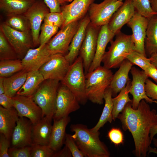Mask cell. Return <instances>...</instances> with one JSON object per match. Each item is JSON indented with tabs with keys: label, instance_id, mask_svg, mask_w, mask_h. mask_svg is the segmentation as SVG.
Wrapping results in <instances>:
<instances>
[{
	"label": "cell",
	"instance_id": "6da1fadb",
	"mask_svg": "<svg viewBox=\"0 0 157 157\" xmlns=\"http://www.w3.org/2000/svg\"><path fill=\"white\" fill-rule=\"evenodd\" d=\"M132 102L128 103L117 118L122 123L124 130L131 133L134 143L135 156L145 157L147 153L153 149L150 132L152 127L157 124V113L155 109H151L145 100H142L138 108H133Z\"/></svg>",
	"mask_w": 157,
	"mask_h": 157
},
{
	"label": "cell",
	"instance_id": "7a4b0ae2",
	"mask_svg": "<svg viewBox=\"0 0 157 157\" xmlns=\"http://www.w3.org/2000/svg\"><path fill=\"white\" fill-rule=\"evenodd\" d=\"M71 135L79 149L87 157H109L110 152L106 146L100 139V132H93L82 124H73Z\"/></svg>",
	"mask_w": 157,
	"mask_h": 157
},
{
	"label": "cell",
	"instance_id": "3957f363",
	"mask_svg": "<svg viewBox=\"0 0 157 157\" xmlns=\"http://www.w3.org/2000/svg\"><path fill=\"white\" fill-rule=\"evenodd\" d=\"M110 69L101 65L85 75V92L88 99L99 105L103 104L106 90L113 76Z\"/></svg>",
	"mask_w": 157,
	"mask_h": 157
},
{
	"label": "cell",
	"instance_id": "277c9868",
	"mask_svg": "<svg viewBox=\"0 0 157 157\" xmlns=\"http://www.w3.org/2000/svg\"><path fill=\"white\" fill-rule=\"evenodd\" d=\"M115 35V40L110 41V46L105 52L102 61L103 66L109 69L119 67L126 59V55L135 51L131 35H127L120 31Z\"/></svg>",
	"mask_w": 157,
	"mask_h": 157
},
{
	"label": "cell",
	"instance_id": "5b68a950",
	"mask_svg": "<svg viewBox=\"0 0 157 157\" xmlns=\"http://www.w3.org/2000/svg\"><path fill=\"white\" fill-rule=\"evenodd\" d=\"M60 81L55 79L44 80L32 95L34 101L41 109L43 117H46L51 121L56 109Z\"/></svg>",
	"mask_w": 157,
	"mask_h": 157
},
{
	"label": "cell",
	"instance_id": "8992f818",
	"mask_svg": "<svg viewBox=\"0 0 157 157\" xmlns=\"http://www.w3.org/2000/svg\"><path fill=\"white\" fill-rule=\"evenodd\" d=\"M61 83L74 94L79 103L85 104L88 100L85 92V77L82 58L80 56L70 65Z\"/></svg>",
	"mask_w": 157,
	"mask_h": 157
},
{
	"label": "cell",
	"instance_id": "52a82bcc",
	"mask_svg": "<svg viewBox=\"0 0 157 157\" xmlns=\"http://www.w3.org/2000/svg\"><path fill=\"white\" fill-rule=\"evenodd\" d=\"M123 3L118 0H104L98 4L93 3L88 10L91 24L97 27L108 24L114 13Z\"/></svg>",
	"mask_w": 157,
	"mask_h": 157
},
{
	"label": "cell",
	"instance_id": "ba28073f",
	"mask_svg": "<svg viewBox=\"0 0 157 157\" xmlns=\"http://www.w3.org/2000/svg\"><path fill=\"white\" fill-rule=\"evenodd\" d=\"M0 29L16 52L18 58L22 59L28 51L34 47L31 31L23 32L15 30L4 22Z\"/></svg>",
	"mask_w": 157,
	"mask_h": 157
},
{
	"label": "cell",
	"instance_id": "9c48e42d",
	"mask_svg": "<svg viewBox=\"0 0 157 157\" xmlns=\"http://www.w3.org/2000/svg\"><path fill=\"white\" fill-rule=\"evenodd\" d=\"M78 21L70 23L61 29L46 44L47 48L51 54L63 55L68 50L69 45L78 27Z\"/></svg>",
	"mask_w": 157,
	"mask_h": 157
},
{
	"label": "cell",
	"instance_id": "30bf717a",
	"mask_svg": "<svg viewBox=\"0 0 157 157\" xmlns=\"http://www.w3.org/2000/svg\"><path fill=\"white\" fill-rule=\"evenodd\" d=\"M79 104L72 92L61 83L58 90L56 109L53 119L58 120L68 116L71 113L79 109Z\"/></svg>",
	"mask_w": 157,
	"mask_h": 157
},
{
	"label": "cell",
	"instance_id": "8fae6325",
	"mask_svg": "<svg viewBox=\"0 0 157 157\" xmlns=\"http://www.w3.org/2000/svg\"><path fill=\"white\" fill-rule=\"evenodd\" d=\"M65 56L60 53L51 55L49 60L39 69L44 80L51 79L62 81L70 65Z\"/></svg>",
	"mask_w": 157,
	"mask_h": 157
},
{
	"label": "cell",
	"instance_id": "7c38bea8",
	"mask_svg": "<svg viewBox=\"0 0 157 157\" xmlns=\"http://www.w3.org/2000/svg\"><path fill=\"white\" fill-rule=\"evenodd\" d=\"M50 12L43 0H37L24 14L30 22L34 47L40 46L39 33L42 23L46 15Z\"/></svg>",
	"mask_w": 157,
	"mask_h": 157
},
{
	"label": "cell",
	"instance_id": "4fadbf2b",
	"mask_svg": "<svg viewBox=\"0 0 157 157\" xmlns=\"http://www.w3.org/2000/svg\"><path fill=\"white\" fill-rule=\"evenodd\" d=\"M100 27L89 24L85 37L79 52L80 56L83 60L85 75L88 73L95 55L98 33Z\"/></svg>",
	"mask_w": 157,
	"mask_h": 157
},
{
	"label": "cell",
	"instance_id": "5bb4252c",
	"mask_svg": "<svg viewBox=\"0 0 157 157\" xmlns=\"http://www.w3.org/2000/svg\"><path fill=\"white\" fill-rule=\"evenodd\" d=\"M12 98L14 107L17 111L19 117L28 119L33 124L43 117L41 109L34 101L32 96L16 95Z\"/></svg>",
	"mask_w": 157,
	"mask_h": 157
},
{
	"label": "cell",
	"instance_id": "9a60e30c",
	"mask_svg": "<svg viewBox=\"0 0 157 157\" xmlns=\"http://www.w3.org/2000/svg\"><path fill=\"white\" fill-rule=\"evenodd\" d=\"M132 80L129 89V93L133 97L131 103L133 108L136 109L141 101L145 100L147 103H155L147 95L145 90V81L148 76L143 70H140L134 67H132L130 70Z\"/></svg>",
	"mask_w": 157,
	"mask_h": 157
},
{
	"label": "cell",
	"instance_id": "2e32d148",
	"mask_svg": "<svg viewBox=\"0 0 157 157\" xmlns=\"http://www.w3.org/2000/svg\"><path fill=\"white\" fill-rule=\"evenodd\" d=\"M148 23V18L142 16L135 11L132 18L126 24L132 31L131 35L135 51L146 57L145 41Z\"/></svg>",
	"mask_w": 157,
	"mask_h": 157
},
{
	"label": "cell",
	"instance_id": "e0dca14e",
	"mask_svg": "<svg viewBox=\"0 0 157 157\" xmlns=\"http://www.w3.org/2000/svg\"><path fill=\"white\" fill-rule=\"evenodd\" d=\"M33 125L28 119L19 117L12 135L10 147H20L31 146Z\"/></svg>",
	"mask_w": 157,
	"mask_h": 157
},
{
	"label": "cell",
	"instance_id": "ac0fdd59",
	"mask_svg": "<svg viewBox=\"0 0 157 157\" xmlns=\"http://www.w3.org/2000/svg\"><path fill=\"white\" fill-rule=\"evenodd\" d=\"M51 54L48 51L46 44L36 48H31L21 60L23 69L27 72L39 70L49 60Z\"/></svg>",
	"mask_w": 157,
	"mask_h": 157
},
{
	"label": "cell",
	"instance_id": "d6986e66",
	"mask_svg": "<svg viewBox=\"0 0 157 157\" xmlns=\"http://www.w3.org/2000/svg\"><path fill=\"white\" fill-rule=\"evenodd\" d=\"M94 0H74L70 4L61 7L64 18L62 27L70 23L78 21L83 17Z\"/></svg>",
	"mask_w": 157,
	"mask_h": 157
},
{
	"label": "cell",
	"instance_id": "ffe728a7",
	"mask_svg": "<svg viewBox=\"0 0 157 157\" xmlns=\"http://www.w3.org/2000/svg\"><path fill=\"white\" fill-rule=\"evenodd\" d=\"M135 10L132 0H125L114 13L108 25L110 30L115 35L121 31L134 15Z\"/></svg>",
	"mask_w": 157,
	"mask_h": 157
},
{
	"label": "cell",
	"instance_id": "44dd1931",
	"mask_svg": "<svg viewBox=\"0 0 157 157\" xmlns=\"http://www.w3.org/2000/svg\"><path fill=\"white\" fill-rule=\"evenodd\" d=\"M115 35L109 29L108 24L101 27L97 38L95 55L88 73L92 72L101 66L107 45L113 40Z\"/></svg>",
	"mask_w": 157,
	"mask_h": 157
},
{
	"label": "cell",
	"instance_id": "7402d4cb",
	"mask_svg": "<svg viewBox=\"0 0 157 157\" xmlns=\"http://www.w3.org/2000/svg\"><path fill=\"white\" fill-rule=\"evenodd\" d=\"M90 22L89 16H86L79 22L78 29L69 45L68 50L69 52L65 56L66 59L70 65L78 57L85 37L87 28Z\"/></svg>",
	"mask_w": 157,
	"mask_h": 157
},
{
	"label": "cell",
	"instance_id": "603a6c76",
	"mask_svg": "<svg viewBox=\"0 0 157 157\" xmlns=\"http://www.w3.org/2000/svg\"><path fill=\"white\" fill-rule=\"evenodd\" d=\"M70 121L69 116L58 120L53 119L48 146L54 151L60 150L64 144L66 127Z\"/></svg>",
	"mask_w": 157,
	"mask_h": 157
},
{
	"label": "cell",
	"instance_id": "cb8c5ba5",
	"mask_svg": "<svg viewBox=\"0 0 157 157\" xmlns=\"http://www.w3.org/2000/svg\"><path fill=\"white\" fill-rule=\"evenodd\" d=\"M18 112L13 107L5 108L0 106V134L10 140L14 129L19 118Z\"/></svg>",
	"mask_w": 157,
	"mask_h": 157
},
{
	"label": "cell",
	"instance_id": "d4e9b609",
	"mask_svg": "<svg viewBox=\"0 0 157 157\" xmlns=\"http://www.w3.org/2000/svg\"><path fill=\"white\" fill-rule=\"evenodd\" d=\"M133 64L128 59H125L121 64L119 69L113 74L110 86L112 93V96L115 97L126 86L130 80L129 73Z\"/></svg>",
	"mask_w": 157,
	"mask_h": 157
},
{
	"label": "cell",
	"instance_id": "484cf974",
	"mask_svg": "<svg viewBox=\"0 0 157 157\" xmlns=\"http://www.w3.org/2000/svg\"><path fill=\"white\" fill-rule=\"evenodd\" d=\"M51 122L44 116L38 122L33 124L32 145H49L52 127Z\"/></svg>",
	"mask_w": 157,
	"mask_h": 157
},
{
	"label": "cell",
	"instance_id": "4316f807",
	"mask_svg": "<svg viewBox=\"0 0 157 157\" xmlns=\"http://www.w3.org/2000/svg\"><path fill=\"white\" fill-rule=\"evenodd\" d=\"M37 0H0V9L7 16L24 14Z\"/></svg>",
	"mask_w": 157,
	"mask_h": 157
},
{
	"label": "cell",
	"instance_id": "83f0119b",
	"mask_svg": "<svg viewBox=\"0 0 157 157\" xmlns=\"http://www.w3.org/2000/svg\"><path fill=\"white\" fill-rule=\"evenodd\" d=\"M148 19L145 49L147 57L150 58L157 53V15Z\"/></svg>",
	"mask_w": 157,
	"mask_h": 157
},
{
	"label": "cell",
	"instance_id": "f1b7e54d",
	"mask_svg": "<svg viewBox=\"0 0 157 157\" xmlns=\"http://www.w3.org/2000/svg\"><path fill=\"white\" fill-rule=\"evenodd\" d=\"M44 80L42 75L39 70L28 72L24 84L16 95L32 96Z\"/></svg>",
	"mask_w": 157,
	"mask_h": 157
},
{
	"label": "cell",
	"instance_id": "f546056e",
	"mask_svg": "<svg viewBox=\"0 0 157 157\" xmlns=\"http://www.w3.org/2000/svg\"><path fill=\"white\" fill-rule=\"evenodd\" d=\"M27 72L22 70L10 76L3 78L4 93L11 98L15 96L24 84Z\"/></svg>",
	"mask_w": 157,
	"mask_h": 157
},
{
	"label": "cell",
	"instance_id": "4dcf8cb0",
	"mask_svg": "<svg viewBox=\"0 0 157 157\" xmlns=\"http://www.w3.org/2000/svg\"><path fill=\"white\" fill-rule=\"evenodd\" d=\"M112 97V92L109 87L104 93V99L105 101V105L100 118L95 126L90 129L92 132H98L106 122H112L113 120V107Z\"/></svg>",
	"mask_w": 157,
	"mask_h": 157
},
{
	"label": "cell",
	"instance_id": "1f68e13d",
	"mask_svg": "<svg viewBox=\"0 0 157 157\" xmlns=\"http://www.w3.org/2000/svg\"><path fill=\"white\" fill-rule=\"evenodd\" d=\"M131 83V81L130 80L126 86L117 95L112 99L113 104L112 115L114 121L117 118L126 104L129 102H132V100L129 97Z\"/></svg>",
	"mask_w": 157,
	"mask_h": 157
},
{
	"label": "cell",
	"instance_id": "d6a6232c",
	"mask_svg": "<svg viewBox=\"0 0 157 157\" xmlns=\"http://www.w3.org/2000/svg\"><path fill=\"white\" fill-rule=\"evenodd\" d=\"M23 69L21 59L4 60L0 61V77L10 76Z\"/></svg>",
	"mask_w": 157,
	"mask_h": 157
},
{
	"label": "cell",
	"instance_id": "836d02e7",
	"mask_svg": "<svg viewBox=\"0 0 157 157\" xmlns=\"http://www.w3.org/2000/svg\"><path fill=\"white\" fill-rule=\"evenodd\" d=\"M4 22L12 28L18 31L23 32L31 31L30 22L24 14L7 16Z\"/></svg>",
	"mask_w": 157,
	"mask_h": 157
},
{
	"label": "cell",
	"instance_id": "e575fe53",
	"mask_svg": "<svg viewBox=\"0 0 157 157\" xmlns=\"http://www.w3.org/2000/svg\"><path fill=\"white\" fill-rule=\"evenodd\" d=\"M18 58L15 50L0 29V60Z\"/></svg>",
	"mask_w": 157,
	"mask_h": 157
},
{
	"label": "cell",
	"instance_id": "d590c367",
	"mask_svg": "<svg viewBox=\"0 0 157 157\" xmlns=\"http://www.w3.org/2000/svg\"><path fill=\"white\" fill-rule=\"evenodd\" d=\"M125 57L133 65L138 66L144 71L151 63L149 58L135 51L126 54Z\"/></svg>",
	"mask_w": 157,
	"mask_h": 157
},
{
	"label": "cell",
	"instance_id": "8d00e7d4",
	"mask_svg": "<svg viewBox=\"0 0 157 157\" xmlns=\"http://www.w3.org/2000/svg\"><path fill=\"white\" fill-rule=\"evenodd\" d=\"M135 10L142 16L149 18L157 15L152 10L149 0H132Z\"/></svg>",
	"mask_w": 157,
	"mask_h": 157
},
{
	"label": "cell",
	"instance_id": "74e56055",
	"mask_svg": "<svg viewBox=\"0 0 157 157\" xmlns=\"http://www.w3.org/2000/svg\"><path fill=\"white\" fill-rule=\"evenodd\" d=\"M59 28L44 22L41 28V33L39 35L40 45L47 44L52 37L58 32Z\"/></svg>",
	"mask_w": 157,
	"mask_h": 157
},
{
	"label": "cell",
	"instance_id": "f35d334b",
	"mask_svg": "<svg viewBox=\"0 0 157 157\" xmlns=\"http://www.w3.org/2000/svg\"><path fill=\"white\" fill-rule=\"evenodd\" d=\"M31 146V157H53L55 151L48 145L36 144Z\"/></svg>",
	"mask_w": 157,
	"mask_h": 157
},
{
	"label": "cell",
	"instance_id": "ab89813d",
	"mask_svg": "<svg viewBox=\"0 0 157 157\" xmlns=\"http://www.w3.org/2000/svg\"><path fill=\"white\" fill-rule=\"evenodd\" d=\"M44 22L59 28H61L64 23L63 15L61 12H50L45 15Z\"/></svg>",
	"mask_w": 157,
	"mask_h": 157
},
{
	"label": "cell",
	"instance_id": "60d3db41",
	"mask_svg": "<svg viewBox=\"0 0 157 157\" xmlns=\"http://www.w3.org/2000/svg\"><path fill=\"white\" fill-rule=\"evenodd\" d=\"M64 144L69 149L73 157H84V154L78 148L71 135L66 134Z\"/></svg>",
	"mask_w": 157,
	"mask_h": 157
},
{
	"label": "cell",
	"instance_id": "b9f144b4",
	"mask_svg": "<svg viewBox=\"0 0 157 157\" xmlns=\"http://www.w3.org/2000/svg\"><path fill=\"white\" fill-rule=\"evenodd\" d=\"M31 146L20 147H10L8 154L10 157H31Z\"/></svg>",
	"mask_w": 157,
	"mask_h": 157
},
{
	"label": "cell",
	"instance_id": "7bdbcfd3",
	"mask_svg": "<svg viewBox=\"0 0 157 157\" xmlns=\"http://www.w3.org/2000/svg\"><path fill=\"white\" fill-rule=\"evenodd\" d=\"M108 136L111 142L115 145H117L123 143V135L119 128H112L108 131Z\"/></svg>",
	"mask_w": 157,
	"mask_h": 157
},
{
	"label": "cell",
	"instance_id": "ee69618b",
	"mask_svg": "<svg viewBox=\"0 0 157 157\" xmlns=\"http://www.w3.org/2000/svg\"><path fill=\"white\" fill-rule=\"evenodd\" d=\"M145 88L147 96L157 101V85L148 78L145 81Z\"/></svg>",
	"mask_w": 157,
	"mask_h": 157
},
{
	"label": "cell",
	"instance_id": "f6af8a7d",
	"mask_svg": "<svg viewBox=\"0 0 157 157\" xmlns=\"http://www.w3.org/2000/svg\"><path fill=\"white\" fill-rule=\"evenodd\" d=\"M0 135V157H10L8 151L11 146V140L3 134Z\"/></svg>",
	"mask_w": 157,
	"mask_h": 157
},
{
	"label": "cell",
	"instance_id": "bcb514c9",
	"mask_svg": "<svg viewBox=\"0 0 157 157\" xmlns=\"http://www.w3.org/2000/svg\"><path fill=\"white\" fill-rule=\"evenodd\" d=\"M0 104L5 108H11L14 107L13 99L5 93L0 94Z\"/></svg>",
	"mask_w": 157,
	"mask_h": 157
},
{
	"label": "cell",
	"instance_id": "7dc6e473",
	"mask_svg": "<svg viewBox=\"0 0 157 157\" xmlns=\"http://www.w3.org/2000/svg\"><path fill=\"white\" fill-rule=\"evenodd\" d=\"M49 8L50 12L61 13L60 4L58 0H43Z\"/></svg>",
	"mask_w": 157,
	"mask_h": 157
},
{
	"label": "cell",
	"instance_id": "c3c4849f",
	"mask_svg": "<svg viewBox=\"0 0 157 157\" xmlns=\"http://www.w3.org/2000/svg\"><path fill=\"white\" fill-rule=\"evenodd\" d=\"M148 77L152 78L157 83V69L152 64L144 71Z\"/></svg>",
	"mask_w": 157,
	"mask_h": 157
},
{
	"label": "cell",
	"instance_id": "681fc988",
	"mask_svg": "<svg viewBox=\"0 0 157 157\" xmlns=\"http://www.w3.org/2000/svg\"><path fill=\"white\" fill-rule=\"evenodd\" d=\"M71 153L68 148L65 145L62 149L55 151L53 157H72Z\"/></svg>",
	"mask_w": 157,
	"mask_h": 157
},
{
	"label": "cell",
	"instance_id": "f907efd6",
	"mask_svg": "<svg viewBox=\"0 0 157 157\" xmlns=\"http://www.w3.org/2000/svg\"><path fill=\"white\" fill-rule=\"evenodd\" d=\"M157 133V124L154 125L151 130L150 134V141L151 142L154 136Z\"/></svg>",
	"mask_w": 157,
	"mask_h": 157
},
{
	"label": "cell",
	"instance_id": "816d5d0a",
	"mask_svg": "<svg viewBox=\"0 0 157 157\" xmlns=\"http://www.w3.org/2000/svg\"><path fill=\"white\" fill-rule=\"evenodd\" d=\"M149 58L151 63L157 69V53L152 55Z\"/></svg>",
	"mask_w": 157,
	"mask_h": 157
},
{
	"label": "cell",
	"instance_id": "f5cc1de1",
	"mask_svg": "<svg viewBox=\"0 0 157 157\" xmlns=\"http://www.w3.org/2000/svg\"><path fill=\"white\" fill-rule=\"evenodd\" d=\"M151 8L157 15V0H149Z\"/></svg>",
	"mask_w": 157,
	"mask_h": 157
},
{
	"label": "cell",
	"instance_id": "db71d44e",
	"mask_svg": "<svg viewBox=\"0 0 157 157\" xmlns=\"http://www.w3.org/2000/svg\"><path fill=\"white\" fill-rule=\"evenodd\" d=\"M3 81V78L0 77V94L5 93Z\"/></svg>",
	"mask_w": 157,
	"mask_h": 157
},
{
	"label": "cell",
	"instance_id": "11a10c76",
	"mask_svg": "<svg viewBox=\"0 0 157 157\" xmlns=\"http://www.w3.org/2000/svg\"><path fill=\"white\" fill-rule=\"evenodd\" d=\"M73 0H58V2L60 5L64 4L66 3L71 2Z\"/></svg>",
	"mask_w": 157,
	"mask_h": 157
},
{
	"label": "cell",
	"instance_id": "9f6ffc18",
	"mask_svg": "<svg viewBox=\"0 0 157 157\" xmlns=\"http://www.w3.org/2000/svg\"><path fill=\"white\" fill-rule=\"evenodd\" d=\"M152 141L153 142L154 145L157 148V138H154Z\"/></svg>",
	"mask_w": 157,
	"mask_h": 157
},
{
	"label": "cell",
	"instance_id": "6f0895ef",
	"mask_svg": "<svg viewBox=\"0 0 157 157\" xmlns=\"http://www.w3.org/2000/svg\"><path fill=\"white\" fill-rule=\"evenodd\" d=\"M119 0V1H123V0Z\"/></svg>",
	"mask_w": 157,
	"mask_h": 157
},
{
	"label": "cell",
	"instance_id": "680465c9",
	"mask_svg": "<svg viewBox=\"0 0 157 157\" xmlns=\"http://www.w3.org/2000/svg\"><path fill=\"white\" fill-rule=\"evenodd\" d=\"M155 103H156L157 104V101H156L155 100Z\"/></svg>",
	"mask_w": 157,
	"mask_h": 157
}]
</instances>
